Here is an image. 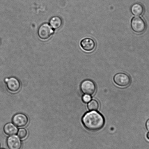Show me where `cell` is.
Instances as JSON below:
<instances>
[{
    "mask_svg": "<svg viewBox=\"0 0 149 149\" xmlns=\"http://www.w3.org/2000/svg\"><path fill=\"white\" fill-rule=\"evenodd\" d=\"M84 127L91 131H96L103 128L105 124L104 118L102 114L95 111L86 113L82 118Z\"/></svg>",
    "mask_w": 149,
    "mask_h": 149,
    "instance_id": "6da1fadb",
    "label": "cell"
},
{
    "mask_svg": "<svg viewBox=\"0 0 149 149\" xmlns=\"http://www.w3.org/2000/svg\"><path fill=\"white\" fill-rule=\"evenodd\" d=\"M131 27L134 32L140 34L145 31L147 25L146 22L142 18L140 17H135L132 19Z\"/></svg>",
    "mask_w": 149,
    "mask_h": 149,
    "instance_id": "7a4b0ae2",
    "label": "cell"
},
{
    "mask_svg": "<svg viewBox=\"0 0 149 149\" xmlns=\"http://www.w3.org/2000/svg\"><path fill=\"white\" fill-rule=\"evenodd\" d=\"M80 89L85 95H92L96 90V86L94 82L90 79L84 80L81 84Z\"/></svg>",
    "mask_w": 149,
    "mask_h": 149,
    "instance_id": "3957f363",
    "label": "cell"
},
{
    "mask_svg": "<svg viewBox=\"0 0 149 149\" xmlns=\"http://www.w3.org/2000/svg\"><path fill=\"white\" fill-rule=\"evenodd\" d=\"M113 80L117 85L121 87H125L129 85L131 82L130 76L127 74L119 73L114 76Z\"/></svg>",
    "mask_w": 149,
    "mask_h": 149,
    "instance_id": "277c9868",
    "label": "cell"
},
{
    "mask_svg": "<svg viewBox=\"0 0 149 149\" xmlns=\"http://www.w3.org/2000/svg\"><path fill=\"white\" fill-rule=\"evenodd\" d=\"M54 33V31L49 24H44L40 26L38 30L39 37L42 40H45L50 38Z\"/></svg>",
    "mask_w": 149,
    "mask_h": 149,
    "instance_id": "5b68a950",
    "label": "cell"
},
{
    "mask_svg": "<svg viewBox=\"0 0 149 149\" xmlns=\"http://www.w3.org/2000/svg\"><path fill=\"white\" fill-rule=\"evenodd\" d=\"M80 45L84 51L89 53L93 51L96 46L95 40L90 38L83 39L81 41Z\"/></svg>",
    "mask_w": 149,
    "mask_h": 149,
    "instance_id": "8992f818",
    "label": "cell"
},
{
    "mask_svg": "<svg viewBox=\"0 0 149 149\" xmlns=\"http://www.w3.org/2000/svg\"><path fill=\"white\" fill-rule=\"evenodd\" d=\"M7 144L9 149H21L22 145L19 137L15 135H11L8 137Z\"/></svg>",
    "mask_w": 149,
    "mask_h": 149,
    "instance_id": "52a82bcc",
    "label": "cell"
},
{
    "mask_svg": "<svg viewBox=\"0 0 149 149\" xmlns=\"http://www.w3.org/2000/svg\"><path fill=\"white\" fill-rule=\"evenodd\" d=\"M7 84V87L9 90L13 92H17L20 89L21 84L17 78L12 77L6 78L5 79Z\"/></svg>",
    "mask_w": 149,
    "mask_h": 149,
    "instance_id": "ba28073f",
    "label": "cell"
},
{
    "mask_svg": "<svg viewBox=\"0 0 149 149\" xmlns=\"http://www.w3.org/2000/svg\"><path fill=\"white\" fill-rule=\"evenodd\" d=\"M13 122L18 127L25 126L28 122V118L24 114L18 113L14 115L13 118Z\"/></svg>",
    "mask_w": 149,
    "mask_h": 149,
    "instance_id": "9c48e42d",
    "label": "cell"
},
{
    "mask_svg": "<svg viewBox=\"0 0 149 149\" xmlns=\"http://www.w3.org/2000/svg\"><path fill=\"white\" fill-rule=\"evenodd\" d=\"M144 10V8L141 4L136 3L131 6V11L132 13L136 16H139L143 14Z\"/></svg>",
    "mask_w": 149,
    "mask_h": 149,
    "instance_id": "30bf717a",
    "label": "cell"
},
{
    "mask_svg": "<svg viewBox=\"0 0 149 149\" xmlns=\"http://www.w3.org/2000/svg\"><path fill=\"white\" fill-rule=\"evenodd\" d=\"M3 130L5 134L9 136L15 135L18 131L17 127L11 123H8L6 124L4 127Z\"/></svg>",
    "mask_w": 149,
    "mask_h": 149,
    "instance_id": "8fae6325",
    "label": "cell"
},
{
    "mask_svg": "<svg viewBox=\"0 0 149 149\" xmlns=\"http://www.w3.org/2000/svg\"><path fill=\"white\" fill-rule=\"evenodd\" d=\"M50 24L52 27L55 29H57L61 26L62 19L58 17H53L50 20Z\"/></svg>",
    "mask_w": 149,
    "mask_h": 149,
    "instance_id": "7c38bea8",
    "label": "cell"
},
{
    "mask_svg": "<svg viewBox=\"0 0 149 149\" xmlns=\"http://www.w3.org/2000/svg\"><path fill=\"white\" fill-rule=\"evenodd\" d=\"M99 105L97 101L95 100H92L88 104V108L90 111H96L99 108Z\"/></svg>",
    "mask_w": 149,
    "mask_h": 149,
    "instance_id": "4fadbf2b",
    "label": "cell"
},
{
    "mask_svg": "<svg viewBox=\"0 0 149 149\" xmlns=\"http://www.w3.org/2000/svg\"><path fill=\"white\" fill-rule=\"evenodd\" d=\"M27 132L24 128H21L18 131V136L20 138L23 139L27 136Z\"/></svg>",
    "mask_w": 149,
    "mask_h": 149,
    "instance_id": "5bb4252c",
    "label": "cell"
},
{
    "mask_svg": "<svg viewBox=\"0 0 149 149\" xmlns=\"http://www.w3.org/2000/svg\"><path fill=\"white\" fill-rule=\"evenodd\" d=\"M91 98L90 95H84L82 97V100L84 103H88L91 100Z\"/></svg>",
    "mask_w": 149,
    "mask_h": 149,
    "instance_id": "9a60e30c",
    "label": "cell"
},
{
    "mask_svg": "<svg viewBox=\"0 0 149 149\" xmlns=\"http://www.w3.org/2000/svg\"><path fill=\"white\" fill-rule=\"evenodd\" d=\"M146 128L147 129L148 131H149V118L146 121Z\"/></svg>",
    "mask_w": 149,
    "mask_h": 149,
    "instance_id": "2e32d148",
    "label": "cell"
},
{
    "mask_svg": "<svg viewBox=\"0 0 149 149\" xmlns=\"http://www.w3.org/2000/svg\"><path fill=\"white\" fill-rule=\"evenodd\" d=\"M146 137H147V138L149 140V132H148L147 133V135H146Z\"/></svg>",
    "mask_w": 149,
    "mask_h": 149,
    "instance_id": "e0dca14e",
    "label": "cell"
},
{
    "mask_svg": "<svg viewBox=\"0 0 149 149\" xmlns=\"http://www.w3.org/2000/svg\"></svg>",
    "mask_w": 149,
    "mask_h": 149,
    "instance_id": "ac0fdd59",
    "label": "cell"
}]
</instances>
